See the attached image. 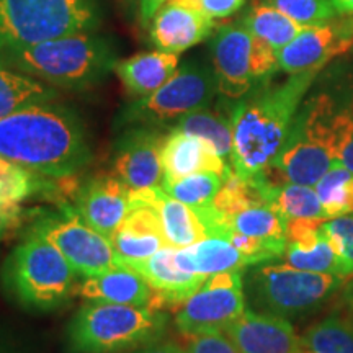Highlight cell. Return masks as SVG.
Here are the masks:
<instances>
[{"mask_svg":"<svg viewBox=\"0 0 353 353\" xmlns=\"http://www.w3.org/2000/svg\"><path fill=\"white\" fill-rule=\"evenodd\" d=\"M332 314L309 327L301 345L314 353H353V311Z\"/></svg>","mask_w":353,"mask_h":353,"instance_id":"29","label":"cell"},{"mask_svg":"<svg viewBox=\"0 0 353 353\" xmlns=\"http://www.w3.org/2000/svg\"><path fill=\"white\" fill-rule=\"evenodd\" d=\"M226 229L254 237V239L268 242V244L283 247L286 249V221L272 205L250 206L232 214L226 219L224 228L218 236Z\"/></svg>","mask_w":353,"mask_h":353,"instance_id":"26","label":"cell"},{"mask_svg":"<svg viewBox=\"0 0 353 353\" xmlns=\"http://www.w3.org/2000/svg\"><path fill=\"white\" fill-rule=\"evenodd\" d=\"M132 208L131 188L114 174L88 179L77 190L74 210L92 229L107 239L120 229Z\"/></svg>","mask_w":353,"mask_h":353,"instance_id":"15","label":"cell"},{"mask_svg":"<svg viewBox=\"0 0 353 353\" xmlns=\"http://www.w3.org/2000/svg\"><path fill=\"white\" fill-rule=\"evenodd\" d=\"M167 2H169V0H139V12L143 20L151 21L152 17L159 12V8Z\"/></svg>","mask_w":353,"mask_h":353,"instance_id":"41","label":"cell"},{"mask_svg":"<svg viewBox=\"0 0 353 353\" xmlns=\"http://www.w3.org/2000/svg\"><path fill=\"white\" fill-rule=\"evenodd\" d=\"M247 0H198L196 10L208 15L210 19H226L244 7Z\"/></svg>","mask_w":353,"mask_h":353,"instance_id":"38","label":"cell"},{"mask_svg":"<svg viewBox=\"0 0 353 353\" xmlns=\"http://www.w3.org/2000/svg\"><path fill=\"white\" fill-rule=\"evenodd\" d=\"M322 234L342 260L347 278L353 276V213L325 219Z\"/></svg>","mask_w":353,"mask_h":353,"instance_id":"35","label":"cell"},{"mask_svg":"<svg viewBox=\"0 0 353 353\" xmlns=\"http://www.w3.org/2000/svg\"><path fill=\"white\" fill-rule=\"evenodd\" d=\"M298 353H314V352H311V350H307V348H304L303 345H301V348H299L298 350Z\"/></svg>","mask_w":353,"mask_h":353,"instance_id":"47","label":"cell"},{"mask_svg":"<svg viewBox=\"0 0 353 353\" xmlns=\"http://www.w3.org/2000/svg\"><path fill=\"white\" fill-rule=\"evenodd\" d=\"M175 247L165 245L151 257L126 262L118 268H128L138 273L151 286L159 303L182 304L192 296L208 276L182 270L175 262Z\"/></svg>","mask_w":353,"mask_h":353,"instance_id":"18","label":"cell"},{"mask_svg":"<svg viewBox=\"0 0 353 353\" xmlns=\"http://www.w3.org/2000/svg\"><path fill=\"white\" fill-rule=\"evenodd\" d=\"M224 175L214 172H198L174 182H162L161 188L167 195L185 203L190 208L201 210L213 205L216 195L223 187Z\"/></svg>","mask_w":353,"mask_h":353,"instance_id":"30","label":"cell"},{"mask_svg":"<svg viewBox=\"0 0 353 353\" xmlns=\"http://www.w3.org/2000/svg\"><path fill=\"white\" fill-rule=\"evenodd\" d=\"M169 317L157 307L88 301L69 322V353H123L164 339Z\"/></svg>","mask_w":353,"mask_h":353,"instance_id":"5","label":"cell"},{"mask_svg":"<svg viewBox=\"0 0 353 353\" xmlns=\"http://www.w3.org/2000/svg\"><path fill=\"white\" fill-rule=\"evenodd\" d=\"M162 182H174L198 172H214L226 176L232 167L214 151L208 141L170 130L162 143Z\"/></svg>","mask_w":353,"mask_h":353,"instance_id":"19","label":"cell"},{"mask_svg":"<svg viewBox=\"0 0 353 353\" xmlns=\"http://www.w3.org/2000/svg\"><path fill=\"white\" fill-rule=\"evenodd\" d=\"M131 195L136 200L149 203L156 208L167 245L183 249L210 237L195 210L169 196L161 187L131 190Z\"/></svg>","mask_w":353,"mask_h":353,"instance_id":"20","label":"cell"},{"mask_svg":"<svg viewBox=\"0 0 353 353\" xmlns=\"http://www.w3.org/2000/svg\"><path fill=\"white\" fill-rule=\"evenodd\" d=\"M46 176L0 157V200L21 203L46 188Z\"/></svg>","mask_w":353,"mask_h":353,"instance_id":"32","label":"cell"},{"mask_svg":"<svg viewBox=\"0 0 353 353\" xmlns=\"http://www.w3.org/2000/svg\"><path fill=\"white\" fill-rule=\"evenodd\" d=\"M117 64L113 43L95 32L0 48V65L68 90L99 85Z\"/></svg>","mask_w":353,"mask_h":353,"instance_id":"3","label":"cell"},{"mask_svg":"<svg viewBox=\"0 0 353 353\" xmlns=\"http://www.w3.org/2000/svg\"><path fill=\"white\" fill-rule=\"evenodd\" d=\"M188 353H239L224 332L201 334L188 337Z\"/></svg>","mask_w":353,"mask_h":353,"instance_id":"37","label":"cell"},{"mask_svg":"<svg viewBox=\"0 0 353 353\" xmlns=\"http://www.w3.org/2000/svg\"><path fill=\"white\" fill-rule=\"evenodd\" d=\"M348 278L299 270L288 263H259L247 276V291L255 311L294 317L314 311L343 288Z\"/></svg>","mask_w":353,"mask_h":353,"instance_id":"8","label":"cell"},{"mask_svg":"<svg viewBox=\"0 0 353 353\" xmlns=\"http://www.w3.org/2000/svg\"><path fill=\"white\" fill-rule=\"evenodd\" d=\"M339 15H353V0H330Z\"/></svg>","mask_w":353,"mask_h":353,"instance_id":"44","label":"cell"},{"mask_svg":"<svg viewBox=\"0 0 353 353\" xmlns=\"http://www.w3.org/2000/svg\"><path fill=\"white\" fill-rule=\"evenodd\" d=\"M353 46V17L342 15L324 23L307 26L290 44L278 51L280 70L293 74L322 70L334 57Z\"/></svg>","mask_w":353,"mask_h":353,"instance_id":"12","label":"cell"},{"mask_svg":"<svg viewBox=\"0 0 353 353\" xmlns=\"http://www.w3.org/2000/svg\"><path fill=\"white\" fill-rule=\"evenodd\" d=\"M241 21L255 38L268 43L275 51L283 50L286 44H290L304 28H307L291 20L267 0L255 3Z\"/></svg>","mask_w":353,"mask_h":353,"instance_id":"24","label":"cell"},{"mask_svg":"<svg viewBox=\"0 0 353 353\" xmlns=\"http://www.w3.org/2000/svg\"><path fill=\"white\" fill-rule=\"evenodd\" d=\"M321 70L293 74L283 83L270 81L234 101L231 167L244 179H257L270 169L283 148L304 95Z\"/></svg>","mask_w":353,"mask_h":353,"instance_id":"2","label":"cell"},{"mask_svg":"<svg viewBox=\"0 0 353 353\" xmlns=\"http://www.w3.org/2000/svg\"><path fill=\"white\" fill-rule=\"evenodd\" d=\"M218 94L213 69L200 61H187L152 95L136 99L121 113L120 125L170 128L183 117L208 108Z\"/></svg>","mask_w":353,"mask_h":353,"instance_id":"9","label":"cell"},{"mask_svg":"<svg viewBox=\"0 0 353 353\" xmlns=\"http://www.w3.org/2000/svg\"><path fill=\"white\" fill-rule=\"evenodd\" d=\"M56 97L57 92L48 83L0 65V118Z\"/></svg>","mask_w":353,"mask_h":353,"instance_id":"25","label":"cell"},{"mask_svg":"<svg viewBox=\"0 0 353 353\" xmlns=\"http://www.w3.org/2000/svg\"><path fill=\"white\" fill-rule=\"evenodd\" d=\"M341 304L343 309H350V311H353V276L348 278L347 283L343 285Z\"/></svg>","mask_w":353,"mask_h":353,"instance_id":"43","label":"cell"},{"mask_svg":"<svg viewBox=\"0 0 353 353\" xmlns=\"http://www.w3.org/2000/svg\"><path fill=\"white\" fill-rule=\"evenodd\" d=\"M314 188L327 219L353 213V172L332 165Z\"/></svg>","mask_w":353,"mask_h":353,"instance_id":"31","label":"cell"},{"mask_svg":"<svg viewBox=\"0 0 353 353\" xmlns=\"http://www.w3.org/2000/svg\"><path fill=\"white\" fill-rule=\"evenodd\" d=\"M179 68L180 54L156 50L118 61L114 72L128 94L134 99H144L164 85Z\"/></svg>","mask_w":353,"mask_h":353,"instance_id":"22","label":"cell"},{"mask_svg":"<svg viewBox=\"0 0 353 353\" xmlns=\"http://www.w3.org/2000/svg\"><path fill=\"white\" fill-rule=\"evenodd\" d=\"M169 2H172V3H179V6H185V7L196 8L198 0H169Z\"/></svg>","mask_w":353,"mask_h":353,"instance_id":"46","label":"cell"},{"mask_svg":"<svg viewBox=\"0 0 353 353\" xmlns=\"http://www.w3.org/2000/svg\"><path fill=\"white\" fill-rule=\"evenodd\" d=\"M281 257L285 259L286 263L294 268H299V270L329 273V275H341L347 278L342 260L334 252L324 234H322L321 241L311 249H298V247L286 245Z\"/></svg>","mask_w":353,"mask_h":353,"instance_id":"33","label":"cell"},{"mask_svg":"<svg viewBox=\"0 0 353 353\" xmlns=\"http://www.w3.org/2000/svg\"><path fill=\"white\" fill-rule=\"evenodd\" d=\"M263 182L267 201L278 210L285 221L296 218L327 219L314 187L290 182L270 183L265 179Z\"/></svg>","mask_w":353,"mask_h":353,"instance_id":"27","label":"cell"},{"mask_svg":"<svg viewBox=\"0 0 353 353\" xmlns=\"http://www.w3.org/2000/svg\"><path fill=\"white\" fill-rule=\"evenodd\" d=\"M23 210L20 203L0 200V242L21 224Z\"/></svg>","mask_w":353,"mask_h":353,"instance_id":"39","label":"cell"},{"mask_svg":"<svg viewBox=\"0 0 353 353\" xmlns=\"http://www.w3.org/2000/svg\"><path fill=\"white\" fill-rule=\"evenodd\" d=\"M162 128L132 126L123 132L114 148L113 174L131 190L157 188L162 185Z\"/></svg>","mask_w":353,"mask_h":353,"instance_id":"14","label":"cell"},{"mask_svg":"<svg viewBox=\"0 0 353 353\" xmlns=\"http://www.w3.org/2000/svg\"><path fill=\"white\" fill-rule=\"evenodd\" d=\"M337 103L329 94L309 97L291 123L283 148L262 175L270 183H301L314 187L335 164Z\"/></svg>","mask_w":353,"mask_h":353,"instance_id":"4","label":"cell"},{"mask_svg":"<svg viewBox=\"0 0 353 353\" xmlns=\"http://www.w3.org/2000/svg\"><path fill=\"white\" fill-rule=\"evenodd\" d=\"M334 165H341L343 169L353 172V134L350 136V139L347 141V144L343 145V149L341 154H339Z\"/></svg>","mask_w":353,"mask_h":353,"instance_id":"42","label":"cell"},{"mask_svg":"<svg viewBox=\"0 0 353 353\" xmlns=\"http://www.w3.org/2000/svg\"><path fill=\"white\" fill-rule=\"evenodd\" d=\"M247 309L244 285L221 286L208 276L188 299L180 304L175 325L187 337L224 332Z\"/></svg>","mask_w":353,"mask_h":353,"instance_id":"11","label":"cell"},{"mask_svg":"<svg viewBox=\"0 0 353 353\" xmlns=\"http://www.w3.org/2000/svg\"><path fill=\"white\" fill-rule=\"evenodd\" d=\"M175 262L182 270L201 276L228 270H242L255 265L252 259L237 250L228 239L218 236H210L196 244L176 249Z\"/></svg>","mask_w":353,"mask_h":353,"instance_id":"23","label":"cell"},{"mask_svg":"<svg viewBox=\"0 0 353 353\" xmlns=\"http://www.w3.org/2000/svg\"><path fill=\"white\" fill-rule=\"evenodd\" d=\"M110 242H112L114 254H117V267L126 262L151 257L167 245L162 234L138 231V229L123 226L113 234Z\"/></svg>","mask_w":353,"mask_h":353,"instance_id":"34","label":"cell"},{"mask_svg":"<svg viewBox=\"0 0 353 353\" xmlns=\"http://www.w3.org/2000/svg\"><path fill=\"white\" fill-rule=\"evenodd\" d=\"M76 273L51 242L28 231L3 262L0 280L7 296L20 307L48 312L70 298Z\"/></svg>","mask_w":353,"mask_h":353,"instance_id":"6","label":"cell"},{"mask_svg":"<svg viewBox=\"0 0 353 353\" xmlns=\"http://www.w3.org/2000/svg\"><path fill=\"white\" fill-rule=\"evenodd\" d=\"M0 157L63 180L81 172L92 151L81 117L64 105L43 101L0 118Z\"/></svg>","mask_w":353,"mask_h":353,"instance_id":"1","label":"cell"},{"mask_svg":"<svg viewBox=\"0 0 353 353\" xmlns=\"http://www.w3.org/2000/svg\"><path fill=\"white\" fill-rule=\"evenodd\" d=\"M224 334L239 353H298L301 348V337L286 317L249 307Z\"/></svg>","mask_w":353,"mask_h":353,"instance_id":"16","label":"cell"},{"mask_svg":"<svg viewBox=\"0 0 353 353\" xmlns=\"http://www.w3.org/2000/svg\"><path fill=\"white\" fill-rule=\"evenodd\" d=\"M134 353H188V350L187 347H182L170 341H162L161 339V341L138 348Z\"/></svg>","mask_w":353,"mask_h":353,"instance_id":"40","label":"cell"},{"mask_svg":"<svg viewBox=\"0 0 353 353\" xmlns=\"http://www.w3.org/2000/svg\"><path fill=\"white\" fill-rule=\"evenodd\" d=\"M291 20L303 26L324 23L335 17V8L330 0H267Z\"/></svg>","mask_w":353,"mask_h":353,"instance_id":"36","label":"cell"},{"mask_svg":"<svg viewBox=\"0 0 353 353\" xmlns=\"http://www.w3.org/2000/svg\"><path fill=\"white\" fill-rule=\"evenodd\" d=\"M174 131H182L187 134L198 136L208 141L214 151L231 165L232 159V123L231 114H224L216 110L203 108L183 117L176 125L170 128Z\"/></svg>","mask_w":353,"mask_h":353,"instance_id":"28","label":"cell"},{"mask_svg":"<svg viewBox=\"0 0 353 353\" xmlns=\"http://www.w3.org/2000/svg\"><path fill=\"white\" fill-rule=\"evenodd\" d=\"M77 294L87 301L97 303L152 307H157L159 303L148 281L128 268H113L99 275L83 276Z\"/></svg>","mask_w":353,"mask_h":353,"instance_id":"21","label":"cell"},{"mask_svg":"<svg viewBox=\"0 0 353 353\" xmlns=\"http://www.w3.org/2000/svg\"><path fill=\"white\" fill-rule=\"evenodd\" d=\"M101 19L100 0H0V48L94 33Z\"/></svg>","mask_w":353,"mask_h":353,"instance_id":"7","label":"cell"},{"mask_svg":"<svg viewBox=\"0 0 353 353\" xmlns=\"http://www.w3.org/2000/svg\"><path fill=\"white\" fill-rule=\"evenodd\" d=\"M0 353H19V352H17L12 343H8L6 339L0 337Z\"/></svg>","mask_w":353,"mask_h":353,"instance_id":"45","label":"cell"},{"mask_svg":"<svg viewBox=\"0 0 353 353\" xmlns=\"http://www.w3.org/2000/svg\"><path fill=\"white\" fill-rule=\"evenodd\" d=\"M254 37L242 21L219 26L211 38V59L218 94L239 100L259 85L252 69Z\"/></svg>","mask_w":353,"mask_h":353,"instance_id":"13","label":"cell"},{"mask_svg":"<svg viewBox=\"0 0 353 353\" xmlns=\"http://www.w3.org/2000/svg\"><path fill=\"white\" fill-rule=\"evenodd\" d=\"M214 26V20L196 8L167 2L152 17L149 34L156 50L180 54L208 39Z\"/></svg>","mask_w":353,"mask_h":353,"instance_id":"17","label":"cell"},{"mask_svg":"<svg viewBox=\"0 0 353 353\" xmlns=\"http://www.w3.org/2000/svg\"><path fill=\"white\" fill-rule=\"evenodd\" d=\"M28 231L51 242L82 276L118 268L112 242L88 226L74 208H65L64 213L41 214Z\"/></svg>","mask_w":353,"mask_h":353,"instance_id":"10","label":"cell"}]
</instances>
